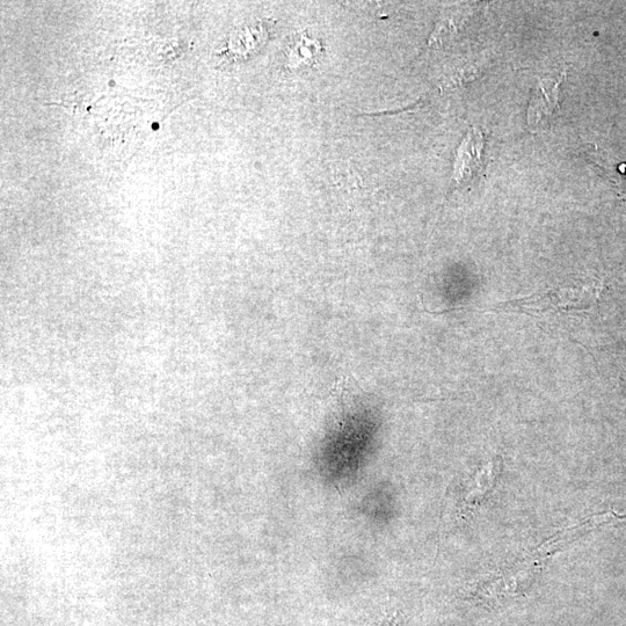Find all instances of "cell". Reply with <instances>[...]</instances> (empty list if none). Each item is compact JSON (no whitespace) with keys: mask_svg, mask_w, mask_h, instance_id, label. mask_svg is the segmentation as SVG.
<instances>
[{"mask_svg":"<svg viewBox=\"0 0 626 626\" xmlns=\"http://www.w3.org/2000/svg\"><path fill=\"white\" fill-rule=\"evenodd\" d=\"M592 294L589 288H557L547 291V293L502 303L499 305V310L527 313L530 316H545L548 313L558 311L582 310L592 300Z\"/></svg>","mask_w":626,"mask_h":626,"instance_id":"obj_1","label":"cell"},{"mask_svg":"<svg viewBox=\"0 0 626 626\" xmlns=\"http://www.w3.org/2000/svg\"><path fill=\"white\" fill-rule=\"evenodd\" d=\"M485 136L482 130L472 129L465 136L454 165V179L457 184L470 183L483 169Z\"/></svg>","mask_w":626,"mask_h":626,"instance_id":"obj_2","label":"cell"},{"mask_svg":"<svg viewBox=\"0 0 626 626\" xmlns=\"http://www.w3.org/2000/svg\"><path fill=\"white\" fill-rule=\"evenodd\" d=\"M564 75L558 78L543 79L538 83L528 109V123L533 130L544 127L553 119L559 109L560 84Z\"/></svg>","mask_w":626,"mask_h":626,"instance_id":"obj_3","label":"cell"},{"mask_svg":"<svg viewBox=\"0 0 626 626\" xmlns=\"http://www.w3.org/2000/svg\"><path fill=\"white\" fill-rule=\"evenodd\" d=\"M620 171H621V173L626 174V171H625V170L620 169Z\"/></svg>","mask_w":626,"mask_h":626,"instance_id":"obj_4","label":"cell"}]
</instances>
